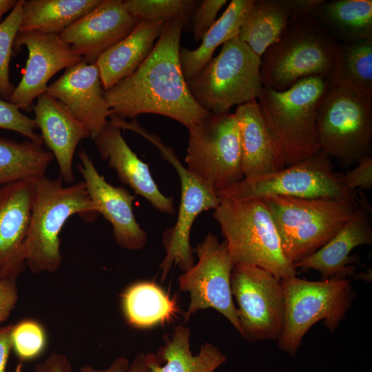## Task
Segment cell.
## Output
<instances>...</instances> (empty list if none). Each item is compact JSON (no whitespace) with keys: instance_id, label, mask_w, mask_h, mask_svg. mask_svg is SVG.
Masks as SVG:
<instances>
[{"instance_id":"cell-1","label":"cell","mask_w":372,"mask_h":372,"mask_svg":"<svg viewBox=\"0 0 372 372\" xmlns=\"http://www.w3.org/2000/svg\"><path fill=\"white\" fill-rule=\"evenodd\" d=\"M186 22H165L154 49L129 77L104 90L110 116L134 119L155 114L177 121L188 130L210 114L192 95L179 59L181 32Z\"/></svg>"},{"instance_id":"cell-2","label":"cell","mask_w":372,"mask_h":372,"mask_svg":"<svg viewBox=\"0 0 372 372\" xmlns=\"http://www.w3.org/2000/svg\"><path fill=\"white\" fill-rule=\"evenodd\" d=\"M329 87L327 79L314 76L284 91L263 87L257 101L282 168L321 151L317 117Z\"/></svg>"},{"instance_id":"cell-3","label":"cell","mask_w":372,"mask_h":372,"mask_svg":"<svg viewBox=\"0 0 372 372\" xmlns=\"http://www.w3.org/2000/svg\"><path fill=\"white\" fill-rule=\"evenodd\" d=\"M61 177L34 180L32 216L25 245V262L34 273H53L62 261L59 235L70 216L92 221L99 213L83 181L65 186Z\"/></svg>"},{"instance_id":"cell-4","label":"cell","mask_w":372,"mask_h":372,"mask_svg":"<svg viewBox=\"0 0 372 372\" xmlns=\"http://www.w3.org/2000/svg\"><path fill=\"white\" fill-rule=\"evenodd\" d=\"M219 198L213 216L234 266L258 267L280 279L297 275V269L284 254L273 218L263 200Z\"/></svg>"},{"instance_id":"cell-5","label":"cell","mask_w":372,"mask_h":372,"mask_svg":"<svg viewBox=\"0 0 372 372\" xmlns=\"http://www.w3.org/2000/svg\"><path fill=\"white\" fill-rule=\"evenodd\" d=\"M277 229L287 259L292 265L332 238L353 215L358 196L351 198H262Z\"/></svg>"},{"instance_id":"cell-6","label":"cell","mask_w":372,"mask_h":372,"mask_svg":"<svg viewBox=\"0 0 372 372\" xmlns=\"http://www.w3.org/2000/svg\"><path fill=\"white\" fill-rule=\"evenodd\" d=\"M338 43L311 14L296 21L261 57L263 87L284 91L304 79H329Z\"/></svg>"},{"instance_id":"cell-7","label":"cell","mask_w":372,"mask_h":372,"mask_svg":"<svg viewBox=\"0 0 372 372\" xmlns=\"http://www.w3.org/2000/svg\"><path fill=\"white\" fill-rule=\"evenodd\" d=\"M260 64L261 59L237 37L223 44L219 54L187 85L203 108L214 114L228 113L234 105L260 96Z\"/></svg>"},{"instance_id":"cell-8","label":"cell","mask_w":372,"mask_h":372,"mask_svg":"<svg viewBox=\"0 0 372 372\" xmlns=\"http://www.w3.org/2000/svg\"><path fill=\"white\" fill-rule=\"evenodd\" d=\"M281 280L285 318L278 345L280 350L294 356L305 333L318 321L323 320L330 331L336 330L355 295L351 282L347 278L313 281L295 276Z\"/></svg>"},{"instance_id":"cell-9","label":"cell","mask_w":372,"mask_h":372,"mask_svg":"<svg viewBox=\"0 0 372 372\" xmlns=\"http://www.w3.org/2000/svg\"><path fill=\"white\" fill-rule=\"evenodd\" d=\"M321 150L344 164L371 155L372 97L329 83L317 117Z\"/></svg>"},{"instance_id":"cell-10","label":"cell","mask_w":372,"mask_h":372,"mask_svg":"<svg viewBox=\"0 0 372 372\" xmlns=\"http://www.w3.org/2000/svg\"><path fill=\"white\" fill-rule=\"evenodd\" d=\"M189 130L186 168L217 195L244 179L234 114L210 113Z\"/></svg>"},{"instance_id":"cell-11","label":"cell","mask_w":372,"mask_h":372,"mask_svg":"<svg viewBox=\"0 0 372 372\" xmlns=\"http://www.w3.org/2000/svg\"><path fill=\"white\" fill-rule=\"evenodd\" d=\"M342 174L333 169L324 152L275 172L244 178L218 194L235 200L262 199L271 196L296 198H351L355 192L344 185Z\"/></svg>"},{"instance_id":"cell-12","label":"cell","mask_w":372,"mask_h":372,"mask_svg":"<svg viewBox=\"0 0 372 372\" xmlns=\"http://www.w3.org/2000/svg\"><path fill=\"white\" fill-rule=\"evenodd\" d=\"M127 129L156 145L163 158L174 167L180 179V200L177 219L174 226L163 234V243L166 255L160 265L161 280L163 281L173 265L183 271L194 265V256L189 242L192 225L200 213L215 209L220 198L183 165L174 149L164 144L158 135L142 127L136 120L128 123Z\"/></svg>"},{"instance_id":"cell-13","label":"cell","mask_w":372,"mask_h":372,"mask_svg":"<svg viewBox=\"0 0 372 372\" xmlns=\"http://www.w3.org/2000/svg\"><path fill=\"white\" fill-rule=\"evenodd\" d=\"M231 291L236 298L240 334L252 342L278 340L285 318V297L281 279L251 265H235Z\"/></svg>"},{"instance_id":"cell-14","label":"cell","mask_w":372,"mask_h":372,"mask_svg":"<svg viewBox=\"0 0 372 372\" xmlns=\"http://www.w3.org/2000/svg\"><path fill=\"white\" fill-rule=\"evenodd\" d=\"M195 252L198 262L178 279L180 289L189 293L190 301L184 313L185 322L198 311L214 309L223 315L240 332L236 307L231 291V275L234 265L226 242L208 233Z\"/></svg>"},{"instance_id":"cell-15","label":"cell","mask_w":372,"mask_h":372,"mask_svg":"<svg viewBox=\"0 0 372 372\" xmlns=\"http://www.w3.org/2000/svg\"><path fill=\"white\" fill-rule=\"evenodd\" d=\"M23 45L28 49V60L21 79L8 101L30 112L34 100L46 92L48 83L54 74L83 59L75 54L59 34L18 32L13 54Z\"/></svg>"},{"instance_id":"cell-16","label":"cell","mask_w":372,"mask_h":372,"mask_svg":"<svg viewBox=\"0 0 372 372\" xmlns=\"http://www.w3.org/2000/svg\"><path fill=\"white\" fill-rule=\"evenodd\" d=\"M45 92L59 101L93 140L108 121L110 110L95 63L83 60L66 68L63 75L48 85Z\"/></svg>"},{"instance_id":"cell-17","label":"cell","mask_w":372,"mask_h":372,"mask_svg":"<svg viewBox=\"0 0 372 372\" xmlns=\"http://www.w3.org/2000/svg\"><path fill=\"white\" fill-rule=\"evenodd\" d=\"M138 19L121 0H101L93 10L59 34L72 52L89 63L127 36Z\"/></svg>"},{"instance_id":"cell-18","label":"cell","mask_w":372,"mask_h":372,"mask_svg":"<svg viewBox=\"0 0 372 372\" xmlns=\"http://www.w3.org/2000/svg\"><path fill=\"white\" fill-rule=\"evenodd\" d=\"M77 170L83 178L88 194L99 214L110 223L117 245L128 250L143 249L147 242L146 232L137 223L132 204L135 197L123 187L106 181L84 149L78 153Z\"/></svg>"},{"instance_id":"cell-19","label":"cell","mask_w":372,"mask_h":372,"mask_svg":"<svg viewBox=\"0 0 372 372\" xmlns=\"http://www.w3.org/2000/svg\"><path fill=\"white\" fill-rule=\"evenodd\" d=\"M34 181L0 187V274L17 278L23 269L25 245L30 225Z\"/></svg>"},{"instance_id":"cell-20","label":"cell","mask_w":372,"mask_h":372,"mask_svg":"<svg viewBox=\"0 0 372 372\" xmlns=\"http://www.w3.org/2000/svg\"><path fill=\"white\" fill-rule=\"evenodd\" d=\"M358 205L353 215L322 247L294 264L296 269H313L323 279L346 278L353 276L355 267L351 251L363 245H372L371 209L364 195L358 197Z\"/></svg>"},{"instance_id":"cell-21","label":"cell","mask_w":372,"mask_h":372,"mask_svg":"<svg viewBox=\"0 0 372 372\" xmlns=\"http://www.w3.org/2000/svg\"><path fill=\"white\" fill-rule=\"evenodd\" d=\"M94 141L101 158L116 171L123 184L128 185L162 213H174L173 198L161 193L152 176L148 165L132 150L118 127L108 121Z\"/></svg>"},{"instance_id":"cell-22","label":"cell","mask_w":372,"mask_h":372,"mask_svg":"<svg viewBox=\"0 0 372 372\" xmlns=\"http://www.w3.org/2000/svg\"><path fill=\"white\" fill-rule=\"evenodd\" d=\"M34 118L41 130L43 143L56 159L60 177L66 183L74 180L73 157L78 144L90 138L87 130L46 92L33 105Z\"/></svg>"},{"instance_id":"cell-23","label":"cell","mask_w":372,"mask_h":372,"mask_svg":"<svg viewBox=\"0 0 372 372\" xmlns=\"http://www.w3.org/2000/svg\"><path fill=\"white\" fill-rule=\"evenodd\" d=\"M322 0H255L238 37L261 59L296 21L310 14Z\"/></svg>"},{"instance_id":"cell-24","label":"cell","mask_w":372,"mask_h":372,"mask_svg":"<svg viewBox=\"0 0 372 372\" xmlns=\"http://www.w3.org/2000/svg\"><path fill=\"white\" fill-rule=\"evenodd\" d=\"M164 24L139 19L127 36L99 56L95 64L104 90L135 72L152 52Z\"/></svg>"},{"instance_id":"cell-25","label":"cell","mask_w":372,"mask_h":372,"mask_svg":"<svg viewBox=\"0 0 372 372\" xmlns=\"http://www.w3.org/2000/svg\"><path fill=\"white\" fill-rule=\"evenodd\" d=\"M234 114L238 128L244 178L282 169L276 143L258 101L238 105Z\"/></svg>"},{"instance_id":"cell-26","label":"cell","mask_w":372,"mask_h":372,"mask_svg":"<svg viewBox=\"0 0 372 372\" xmlns=\"http://www.w3.org/2000/svg\"><path fill=\"white\" fill-rule=\"evenodd\" d=\"M190 330L183 325L176 327L157 354L147 353L152 372H214L227 361L218 347L210 342L202 345L198 355L190 350Z\"/></svg>"},{"instance_id":"cell-27","label":"cell","mask_w":372,"mask_h":372,"mask_svg":"<svg viewBox=\"0 0 372 372\" xmlns=\"http://www.w3.org/2000/svg\"><path fill=\"white\" fill-rule=\"evenodd\" d=\"M255 0H232L194 50L180 48L179 59L186 81L197 76L212 59L216 49L238 37Z\"/></svg>"},{"instance_id":"cell-28","label":"cell","mask_w":372,"mask_h":372,"mask_svg":"<svg viewBox=\"0 0 372 372\" xmlns=\"http://www.w3.org/2000/svg\"><path fill=\"white\" fill-rule=\"evenodd\" d=\"M310 14L338 43L372 39L371 0H322Z\"/></svg>"},{"instance_id":"cell-29","label":"cell","mask_w":372,"mask_h":372,"mask_svg":"<svg viewBox=\"0 0 372 372\" xmlns=\"http://www.w3.org/2000/svg\"><path fill=\"white\" fill-rule=\"evenodd\" d=\"M121 302L127 322L139 329L168 323L178 311L176 299L154 282L131 285L123 293Z\"/></svg>"},{"instance_id":"cell-30","label":"cell","mask_w":372,"mask_h":372,"mask_svg":"<svg viewBox=\"0 0 372 372\" xmlns=\"http://www.w3.org/2000/svg\"><path fill=\"white\" fill-rule=\"evenodd\" d=\"M101 0H28L19 32L59 34L96 7Z\"/></svg>"},{"instance_id":"cell-31","label":"cell","mask_w":372,"mask_h":372,"mask_svg":"<svg viewBox=\"0 0 372 372\" xmlns=\"http://www.w3.org/2000/svg\"><path fill=\"white\" fill-rule=\"evenodd\" d=\"M328 81L372 97V39L339 43Z\"/></svg>"},{"instance_id":"cell-32","label":"cell","mask_w":372,"mask_h":372,"mask_svg":"<svg viewBox=\"0 0 372 372\" xmlns=\"http://www.w3.org/2000/svg\"><path fill=\"white\" fill-rule=\"evenodd\" d=\"M54 158L51 152L30 140L17 142L0 138V187L45 176Z\"/></svg>"},{"instance_id":"cell-33","label":"cell","mask_w":372,"mask_h":372,"mask_svg":"<svg viewBox=\"0 0 372 372\" xmlns=\"http://www.w3.org/2000/svg\"><path fill=\"white\" fill-rule=\"evenodd\" d=\"M198 3L195 0H125L127 12L139 20L163 21L181 19L189 21Z\"/></svg>"},{"instance_id":"cell-34","label":"cell","mask_w":372,"mask_h":372,"mask_svg":"<svg viewBox=\"0 0 372 372\" xmlns=\"http://www.w3.org/2000/svg\"><path fill=\"white\" fill-rule=\"evenodd\" d=\"M24 0H18L8 15L0 23V97L8 101L15 86L9 74L10 57L13 55L14 39L21 21Z\"/></svg>"},{"instance_id":"cell-35","label":"cell","mask_w":372,"mask_h":372,"mask_svg":"<svg viewBox=\"0 0 372 372\" xmlns=\"http://www.w3.org/2000/svg\"><path fill=\"white\" fill-rule=\"evenodd\" d=\"M11 341L18 358L22 360H30L39 356L44 351L46 335L38 322L23 320L12 325Z\"/></svg>"},{"instance_id":"cell-36","label":"cell","mask_w":372,"mask_h":372,"mask_svg":"<svg viewBox=\"0 0 372 372\" xmlns=\"http://www.w3.org/2000/svg\"><path fill=\"white\" fill-rule=\"evenodd\" d=\"M0 128L19 133L40 145L43 143L41 135L34 132L38 128L34 119L23 114L15 105L1 99Z\"/></svg>"},{"instance_id":"cell-37","label":"cell","mask_w":372,"mask_h":372,"mask_svg":"<svg viewBox=\"0 0 372 372\" xmlns=\"http://www.w3.org/2000/svg\"><path fill=\"white\" fill-rule=\"evenodd\" d=\"M227 3V0H203L193 10L189 21L196 41H200L205 33L216 21L220 9Z\"/></svg>"},{"instance_id":"cell-38","label":"cell","mask_w":372,"mask_h":372,"mask_svg":"<svg viewBox=\"0 0 372 372\" xmlns=\"http://www.w3.org/2000/svg\"><path fill=\"white\" fill-rule=\"evenodd\" d=\"M345 187L350 191L372 188V156L362 158L355 167L342 175Z\"/></svg>"},{"instance_id":"cell-39","label":"cell","mask_w":372,"mask_h":372,"mask_svg":"<svg viewBox=\"0 0 372 372\" xmlns=\"http://www.w3.org/2000/svg\"><path fill=\"white\" fill-rule=\"evenodd\" d=\"M80 372H152L147 359V353H138L130 362L123 356L115 358L112 364L105 369H96L85 364L80 369Z\"/></svg>"},{"instance_id":"cell-40","label":"cell","mask_w":372,"mask_h":372,"mask_svg":"<svg viewBox=\"0 0 372 372\" xmlns=\"http://www.w3.org/2000/svg\"><path fill=\"white\" fill-rule=\"evenodd\" d=\"M18 298L16 278L0 279V324L9 316L15 307Z\"/></svg>"},{"instance_id":"cell-41","label":"cell","mask_w":372,"mask_h":372,"mask_svg":"<svg viewBox=\"0 0 372 372\" xmlns=\"http://www.w3.org/2000/svg\"><path fill=\"white\" fill-rule=\"evenodd\" d=\"M34 372H72L68 358L61 353H52L43 361L36 364Z\"/></svg>"},{"instance_id":"cell-42","label":"cell","mask_w":372,"mask_h":372,"mask_svg":"<svg viewBox=\"0 0 372 372\" xmlns=\"http://www.w3.org/2000/svg\"><path fill=\"white\" fill-rule=\"evenodd\" d=\"M12 325L0 327V372H6V365L11 350Z\"/></svg>"},{"instance_id":"cell-43","label":"cell","mask_w":372,"mask_h":372,"mask_svg":"<svg viewBox=\"0 0 372 372\" xmlns=\"http://www.w3.org/2000/svg\"><path fill=\"white\" fill-rule=\"evenodd\" d=\"M18 0H0V23L3 16L11 11L16 5Z\"/></svg>"},{"instance_id":"cell-44","label":"cell","mask_w":372,"mask_h":372,"mask_svg":"<svg viewBox=\"0 0 372 372\" xmlns=\"http://www.w3.org/2000/svg\"><path fill=\"white\" fill-rule=\"evenodd\" d=\"M1 278H1V274H0V279H1Z\"/></svg>"}]
</instances>
